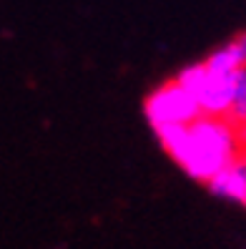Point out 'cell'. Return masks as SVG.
<instances>
[{"label": "cell", "instance_id": "cell-1", "mask_svg": "<svg viewBox=\"0 0 246 249\" xmlns=\"http://www.w3.org/2000/svg\"><path fill=\"white\" fill-rule=\"evenodd\" d=\"M168 156L198 181H211L219 171L231 166L241 154L236 124L226 116L201 113L186 126H168L156 131Z\"/></svg>", "mask_w": 246, "mask_h": 249}, {"label": "cell", "instance_id": "cell-2", "mask_svg": "<svg viewBox=\"0 0 246 249\" xmlns=\"http://www.w3.org/2000/svg\"><path fill=\"white\" fill-rule=\"evenodd\" d=\"M176 81L183 83L196 96L201 113L226 116L229 119L231 96H234V73H221V71L209 68L206 63H196L181 71V76Z\"/></svg>", "mask_w": 246, "mask_h": 249}, {"label": "cell", "instance_id": "cell-3", "mask_svg": "<svg viewBox=\"0 0 246 249\" xmlns=\"http://www.w3.org/2000/svg\"><path fill=\"white\" fill-rule=\"evenodd\" d=\"M198 116H201V106L196 96L179 81L161 86L146 98V119L153 126V131L168 128V126H186L196 121Z\"/></svg>", "mask_w": 246, "mask_h": 249}, {"label": "cell", "instance_id": "cell-4", "mask_svg": "<svg viewBox=\"0 0 246 249\" xmlns=\"http://www.w3.org/2000/svg\"><path fill=\"white\" fill-rule=\"evenodd\" d=\"M241 156V154H239ZM209 189L226 201H236V204H246V169L236 159L231 166H226L224 171H219L216 177L209 181Z\"/></svg>", "mask_w": 246, "mask_h": 249}, {"label": "cell", "instance_id": "cell-5", "mask_svg": "<svg viewBox=\"0 0 246 249\" xmlns=\"http://www.w3.org/2000/svg\"><path fill=\"white\" fill-rule=\"evenodd\" d=\"M204 63L221 73H236V71L246 68V33L224 43L221 48H216Z\"/></svg>", "mask_w": 246, "mask_h": 249}, {"label": "cell", "instance_id": "cell-6", "mask_svg": "<svg viewBox=\"0 0 246 249\" xmlns=\"http://www.w3.org/2000/svg\"><path fill=\"white\" fill-rule=\"evenodd\" d=\"M229 119L234 124L246 121V68L234 73V96H231Z\"/></svg>", "mask_w": 246, "mask_h": 249}, {"label": "cell", "instance_id": "cell-7", "mask_svg": "<svg viewBox=\"0 0 246 249\" xmlns=\"http://www.w3.org/2000/svg\"><path fill=\"white\" fill-rule=\"evenodd\" d=\"M236 131H239V146H241V151L246 154V121L236 124Z\"/></svg>", "mask_w": 246, "mask_h": 249}]
</instances>
